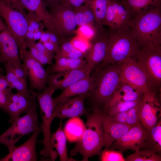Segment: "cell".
<instances>
[{"label": "cell", "mask_w": 161, "mask_h": 161, "mask_svg": "<svg viewBox=\"0 0 161 161\" xmlns=\"http://www.w3.org/2000/svg\"><path fill=\"white\" fill-rule=\"evenodd\" d=\"M140 48L132 34L129 25L110 29L107 34L105 57L96 69L121 63L128 57L135 58Z\"/></svg>", "instance_id": "cell-1"}, {"label": "cell", "mask_w": 161, "mask_h": 161, "mask_svg": "<svg viewBox=\"0 0 161 161\" xmlns=\"http://www.w3.org/2000/svg\"><path fill=\"white\" fill-rule=\"evenodd\" d=\"M101 110L93 107L92 112L86 116V122L83 133L76 142L74 147L70 151V155L80 154L82 161H88L90 157L99 155L104 146L103 130L101 117Z\"/></svg>", "instance_id": "cell-2"}, {"label": "cell", "mask_w": 161, "mask_h": 161, "mask_svg": "<svg viewBox=\"0 0 161 161\" xmlns=\"http://www.w3.org/2000/svg\"><path fill=\"white\" fill-rule=\"evenodd\" d=\"M121 63L106 65L96 69L87 98L93 107L103 108L114 93L120 81Z\"/></svg>", "instance_id": "cell-3"}, {"label": "cell", "mask_w": 161, "mask_h": 161, "mask_svg": "<svg viewBox=\"0 0 161 161\" xmlns=\"http://www.w3.org/2000/svg\"><path fill=\"white\" fill-rule=\"evenodd\" d=\"M129 25L140 48L161 45V5L133 16Z\"/></svg>", "instance_id": "cell-4"}, {"label": "cell", "mask_w": 161, "mask_h": 161, "mask_svg": "<svg viewBox=\"0 0 161 161\" xmlns=\"http://www.w3.org/2000/svg\"><path fill=\"white\" fill-rule=\"evenodd\" d=\"M56 90L50 86L42 91H39L35 94V97L40 107L42 123L40 129L44 135L43 139L38 141L44 145L43 148L40 151V154L44 157H49L52 161H55L58 155L51 146L52 135L51 126L54 118L53 113L55 108L52 95Z\"/></svg>", "instance_id": "cell-5"}, {"label": "cell", "mask_w": 161, "mask_h": 161, "mask_svg": "<svg viewBox=\"0 0 161 161\" xmlns=\"http://www.w3.org/2000/svg\"><path fill=\"white\" fill-rule=\"evenodd\" d=\"M38 105L35 102L31 109L24 116L19 117L12 125L0 135V143L6 146L9 152L15 143L25 135L35 131L38 128V121L36 112Z\"/></svg>", "instance_id": "cell-6"}, {"label": "cell", "mask_w": 161, "mask_h": 161, "mask_svg": "<svg viewBox=\"0 0 161 161\" xmlns=\"http://www.w3.org/2000/svg\"><path fill=\"white\" fill-rule=\"evenodd\" d=\"M135 58L138 64L145 72L152 88L160 86L161 83V45L151 44L140 47Z\"/></svg>", "instance_id": "cell-7"}, {"label": "cell", "mask_w": 161, "mask_h": 161, "mask_svg": "<svg viewBox=\"0 0 161 161\" xmlns=\"http://www.w3.org/2000/svg\"><path fill=\"white\" fill-rule=\"evenodd\" d=\"M0 16L16 40L19 53L26 49L25 36L28 24L24 13L0 0Z\"/></svg>", "instance_id": "cell-8"}, {"label": "cell", "mask_w": 161, "mask_h": 161, "mask_svg": "<svg viewBox=\"0 0 161 161\" xmlns=\"http://www.w3.org/2000/svg\"><path fill=\"white\" fill-rule=\"evenodd\" d=\"M120 65V81L129 84L143 94L154 90L145 72L134 58L128 57Z\"/></svg>", "instance_id": "cell-9"}, {"label": "cell", "mask_w": 161, "mask_h": 161, "mask_svg": "<svg viewBox=\"0 0 161 161\" xmlns=\"http://www.w3.org/2000/svg\"><path fill=\"white\" fill-rule=\"evenodd\" d=\"M0 56L2 63L10 62L15 68L24 66L16 41L0 16Z\"/></svg>", "instance_id": "cell-10"}, {"label": "cell", "mask_w": 161, "mask_h": 161, "mask_svg": "<svg viewBox=\"0 0 161 161\" xmlns=\"http://www.w3.org/2000/svg\"><path fill=\"white\" fill-rule=\"evenodd\" d=\"M14 7L21 12L26 10L34 14L44 23L45 27L55 34L60 42L62 39L57 29L44 0H15L13 2Z\"/></svg>", "instance_id": "cell-11"}, {"label": "cell", "mask_w": 161, "mask_h": 161, "mask_svg": "<svg viewBox=\"0 0 161 161\" xmlns=\"http://www.w3.org/2000/svg\"><path fill=\"white\" fill-rule=\"evenodd\" d=\"M49 11L64 41H68L75 34L77 26L73 9L59 4Z\"/></svg>", "instance_id": "cell-12"}, {"label": "cell", "mask_w": 161, "mask_h": 161, "mask_svg": "<svg viewBox=\"0 0 161 161\" xmlns=\"http://www.w3.org/2000/svg\"><path fill=\"white\" fill-rule=\"evenodd\" d=\"M19 54L23 64L27 70V77L29 80L30 88L36 89L38 91L43 90L47 87L48 72L42 65L33 57L29 50L26 49Z\"/></svg>", "instance_id": "cell-13"}, {"label": "cell", "mask_w": 161, "mask_h": 161, "mask_svg": "<svg viewBox=\"0 0 161 161\" xmlns=\"http://www.w3.org/2000/svg\"><path fill=\"white\" fill-rule=\"evenodd\" d=\"M87 96V93L59 101L53 112L54 118H58L60 119V122H62L66 118L86 116L89 113L84 106V101Z\"/></svg>", "instance_id": "cell-14"}, {"label": "cell", "mask_w": 161, "mask_h": 161, "mask_svg": "<svg viewBox=\"0 0 161 161\" xmlns=\"http://www.w3.org/2000/svg\"><path fill=\"white\" fill-rule=\"evenodd\" d=\"M141 100V123L148 130L156 125L160 118V103L155 89L143 94Z\"/></svg>", "instance_id": "cell-15"}, {"label": "cell", "mask_w": 161, "mask_h": 161, "mask_svg": "<svg viewBox=\"0 0 161 161\" xmlns=\"http://www.w3.org/2000/svg\"><path fill=\"white\" fill-rule=\"evenodd\" d=\"M147 134L146 129L141 123L134 125L120 138L114 142L110 147L121 152L131 150L137 151L142 148Z\"/></svg>", "instance_id": "cell-16"}, {"label": "cell", "mask_w": 161, "mask_h": 161, "mask_svg": "<svg viewBox=\"0 0 161 161\" xmlns=\"http://www.w3.org/2000/svg\"><path fill=\"white\" fill-rule=\"evenodd\" d=\"M96 28L95 33L89 41L91 46L86 52L84 58L87 63L92 66V69L104 59L107 47L108 33L103 28Z\"/></svg>", "instance_id": "cell-17"}, {"label": "cell", "mask_w": 161, "mask_h": 161, "mask_svg": "<svg viewBox=\"0 0 161 161\" xmlns=\"http://www.w3.org/2000/svg\"><path fill=\"white\" fill-rule=\"evenodd\" d=\"M41 131L38 128L25 143L19 146H15L5 157L0 159V161H37L36 145L37 137Z\"/></svg>", "instance_id": "cell-18"}, {"label": "cell", "mask_w": 161, "mask_h": 161, "mask_svg": "<svg viewBox=\"0 0 161 161\" xmlns=\"http://www.w3.org/2000/svg\"><path fill=\"white\" fill-rule=\"evenodd\" d=\"M30 97H27L17 92L13 94L10 101L3 110L10 117L9 122L12 124L22 113H27L32 108L35 102V92L31 91Z\"/></svg>", "instance_id": "cell-19"}, {"label": "cell", "mask_w": 161, "mask_h": 161, "mask_svg": "<svg viewBox=\"0 0 161 161\" xmlns=\"http://www.w3.org/2000/svg\"><path fill=\"white\" fill-rule=\"evenodd\" d=\"M101 117L104 135V147L107 149H109L114 142L127 133L133 126L114 121L102 110Z\"/></svg>", "instance_id": "cell-20"}, {"label": "cell", "mask_w": 161, "mask_h": 161, "mask_svg": "<svg viewBox=\"0 0 161 161\" xmlns=\"http://www.w3.org/2000/svg\"><path fill=\"white\" fill-rule=\"evenodd\" d=\"M143 94L129 84L120 81L113 95L103 107V110L120 102L136 100L141 98Z\"/></svg>", "instance_id": "cell-21"}, {"label": "cell", "mask_w": 161, "mask_h": 161, "mask_svg": "<svg viewBox=\"0 0 161 161\" xmlns=\"http://www.w3.org/2000/svg\"><path fill=\"white\" fill-rule=\"evenodd\" d=\"M93 80V76L89 75L62 89V93L59 95L53 98L55 108L60 100L87 94L90 89Z\"/></svg>", "instance_id": "cell-22"}, {"label": "cell", "mask_w": 161, "mask_h": 161, "mask_svg": "<svg viewBox=\"0 0 161 161\" xmlns=\"http://www.w3.org/2000/svg\"><path fill=\"white\" fill-rule=\"evenodd\" d=\"M67 138L62 126V122L56 131L52 134L50 144L52 148H55L61 161H74L76 160L69 157L66 148Z\"/></svg>", "instance_id": "cell-23"}, {"label": "cell", "mask_w": 161, "mask_h": 161, "mask_svg": "<svg viewBox=\"0 0 161 161\" xmlns=\"http://www.w3.org/2000/svg\"><path fill=\"white\" fill-rule=\"evenodd\" d=\"M92 70L87 63L83 67L68 71L64 74L63 78L59 80L57 89H63L66 87L90 75Z\"/></svg>", "instance_id": "cell-24"}, {"label": "cell", "mask_w": 161, "mask_h": 161, "mask_svg": "<svg viewBox=\"0 0 161 161\" xmlns=\"http://www.w3.org/2000/svg\"><path fill=\"white\" fill-rule=\"evenodd\" d=\"M55 60V62L47 72L48 73L64 74L68 71L81 68L87 63L83 58H73L62 57Z\"/></svg>", "instance_id": "cell-25"}, {"label": "cell", "mask_w": 161, "mask_h": 161, "mask_svg": "<svg viewBox=\"0 0 161 161\" xmlns=\"http://www.w3.org/2000/svg\"><path fill=\"white\" fill-rule=\"evenodd\" d=\"M4 64L5 76L10 87L16 89L17 92L26 96L30 97L32 94L31 91L28 90L27 80L21 79L16 77L14 72V67L10 62H7Z\"/></svg>", "instance_id": "cell-26"}, {"label": "cell", "mask_w": 161, "mask_h": 161, "mask_svg": "<svg viewBox=\"0 0 161 161\" xmlns=\"http://www.w3.org/2000/svg\"><path fill=\"white\" fill-rule=\"evenodd\" d=\"M143 148L151 150L158 154L161 152V120L147 130V136Z\"/></svg>", "instance_id": "cell-27"}, {"label": "cell", "mask_w": 161, "mask_h": 161, "mask_svg": "<svg viewBox=\"0 0 161 161\" xmlns=\"http://www.w3.org/2000/svg\"><path fill=\"white\" fill-rule=\"evenodd\" d=\"M85 125L79 117L72 118L65 125L64 131L67 139L71 142H77L84 131Z\"/></svg>", "instance_id": "cell-28"}, {"label": "cell", "mask_w": 161, "mask_h": 161, "mask_svg": "<svg viewBox=\"0 0 161 161\" xmlns=\"http://www.w3.org/2000/svg\"><path fill=\"white\" fill-rule=\"evenodd\" d=\"M111 1L117 17L118 27L129 25L133 16L128 5L123 0Z\"/></svg>", "instance_id": "cell-29"}, {"label": "cell", "mask_w": 161, "mask_h": 161, "mask_svg": "<svg viewBox=\"0 0 161 161\" xmlns=\"http://www.w3.org/2000/svg\"><path fill=\"white\" fill-rule=\"evenodd\" d=\"M109 0H87L85 4L92 11L95 19V26L103 28V22Z\"/></svg>", "instance_id": "cell-30"}, {"label": "cell", "mask_w": 161, "mask_h": 161, "mask_svg": "<svg viewBox=\"0 0 161 161\" xmlns=\"http://www.w3.org/2000/svg\"><path fill=\"white\" fill-rule=\"evenodd\" d=\"M123 0L130 8L133 17L161 5V0Z\"/></svg>", "instance_id": "cell-31"}, {"label": "cell", "mask_w": 161, "mask_h": 161, "mask_svg": "<svg viewBox=\"0 0 161 161\" xmlns=\"http://www.w3.org/2000/svg\"><path fill=\"white\" fill-rule=\"evenodd\" d=\"M75 21L77 26L86 24L95 26V19L90 8L85 4L74 9Z\"/></svg>", "instance_id": "cell-32"}, {"label": "cell", "mask_w": 161, "mask_h": 161, "mask_svg": "<svg viewBox=\"0 0 161 161\" xmlns=\"http://www.w3.org/2000/svg\"><path fill=\"white\" fill-rule=\"evenodd\" d=\"M125 161H160L159 154L151 150L140 149L127 156Z\"/></svg>", "instance_id": "cell-33"}, {"label": "cell", "mask_w": 161, "mask_h": 161, "mask_svg": "<svg viewBox=\"0 0 161 161\" xmlns=\"http://www.w3.org/2000/svg\"><path fill=\"white\" fill-rule=\"evenodd\" d=\"M141 97L134 101L120 102L102 111L108 116L119 112L127 111L135 106Z\"/></svg>", "instance_id": "cell-34"}, {"label": "cell", "mask_w": 161, "mask_h": 161, "mask_svg": "<svg viewBox=\"0 0 161 161\" xmlns=\"http://www.w3.org/2000/svg\"><path fill=\"white\" fill-rule=\"evenodd\" d=\"M35 41L25 40V44L33 57L42 65L51 64L53 58L49 57L39 52L34 45Z\"/></svg>", "instance_id": "cell-35"}, {"label": "cell", "mask_w": 161, "mask_h": 161, "mask_svg": "<svg viewBox=\"0 0 161 161\" xmlns=\"http://www.w3.org/2000/svg\"><path fill=\"white\" fill-rule=\"evenodd\" d=\"M142 106L141 98L139 102L134 107L127 111L126 124L133 126L141 123L140 113Z\"/></svg>", "instance_id": "cell-36"}, {"label": "cell", "mask_w": 161, "mask_h": 161, "mask_svg": "<svg viewBox=\"0 0 161 161\" xmlns=\"http://www.w3.org/2000/svg\"><path fill=\"white\" fill-rule=\"evenodd\" d=\"M101 161H125L122 152L105 148L99 154Z\"/></svg>", "instance_id": "cell-37"}, {"label": "cell", "mask_w": 161, "mask_h": 161, "mask_svg": "<svg viewBox=\"0 0 161 161\" xmlns=\"http://www.w3.org/2000/svg\"><path fill=\"white\" fill-rule=\"evenodd\" d=\"M109 27L110 30L114 29L118 27V22L114 9L111 0H109L103 23V25Z\"/></svg>", "instance_id": "cell-38"}, {"label": "cell", "mask_w": 161, "mask_h": 161, "mask_svg": "<svg viewBox=\"0 0 161 161\" xmlns=\"http://www.w3.org/2000/svg\"><path fill=\"white\" fill-rule=\"evenodd\" d=\"M95 26L90 24L81 25L75 31V34L87 40L90 41L95 33Z\"/></svg>", "instance_id": "cell-39"}, {"label": "cell", "mask_w": 161, "mask_h": 161, "mask_svg": "<svg viewBox=\"0 0 161 161\" xmlns=\"http://www.w3.org/2000/svg\"><path fill=\"white\" fill-rule=\"evenodd\" d=\"M25 15L27 21L28 27H32L34 32L37 30H43L45 27L43 22L39 20L33 13L25 11L22 13Z\"/></svg>", "instance_id": "cell-40"}, {"label": "cell", "mask_w": 161, "mask_h": 161, "mask_svg": "<svg viewBox=\"0 0 161 161\" xmlns=\"http://www.w3.org/2000/svg\"><path fill=\"white\" fill-rule=\"evenodd\" d=\"M70 41L75 48L85 52L91 44L89 41L77 35L71 38Z\"/></svg>", "instance_id": "cell-41"}, {"label": "cell", "mask_w": 161, "mask_h": 161, "mask_svg": "<svg viewBox=\"0 0 161 161\" xmlns=\"http://www.w3.org/2000/svg\"><path fill=\"white\" fill-rule=\"evenodd\" d=\"M11 89V88L8 87L4 90H0V109L3 111L10 101L13 94Z\"/></svg>", "instance_id": "cell-42"}, {"label": "cell", "mask_w": 161, "mask_h": 161, "mask_svg": "<svg viewBox=\"0 0 161 161\" xmlns=\"http://www.w3.org/2000/svg\"><path fill=\"white\" fill-rule=\"evenodd\" d=\"M85 0H60L59 4L74 9L83 5Z\"/></svg>", "instance_id": "cell-43"}, {"label": "cell", "mask_w": 161, "mask_h": 161, "mask_svg": "<svg viewBox=\"0 0 161 161\" xmlns=\"http://www.w3.org/2000/svg\"><path fill=\"white\" fill-rule=\"evenodd\" d=\"M127 111L119 112L109 116L114 121L117 123L126 124Z\"/></svg>", "instance_id": "cell-44"}, {"label": "cell", "mask_w": 161, "mask_h": 161, "mask_svg": "<svg viewBox=\"0 0 161 161\" xmlns=\"http://www.w3.org/2000/svg\"><path fill=\"white\" fill-rule=\"evenodd\" d=\"M14 72L16 76L18 78L22 80H27L28 72L24 65V67L22 68L14 67Z\"/></svg>", "instance_id": "cell-45"}, {"label": "cell", "mask_w": 161, "mask_h": 161, "mask_svg": "<svg viewBox=\"0 0 161 161\" xmlns=\"http://www.w3.org/2000/svg\"><path fill=\"white\" fill-rule=\"evenodd\" d=\"M42 44L50 52L56 53L58 51L59 47H57L49 40Z\"/></svg>", "instance_id": "cell-46"}, {"label": "cell", "mask_w": 161, "mask_h": 161, "mask_svg": "<svg viewBox=\"0 0 161 161\" xmlns=\"http://www.w3.org/2000/svg\"><path fill=\"white\" fill-rule=\"evenodd\" d=\"M8 87L9 85L5 75L0 74V90H4Z\"/></svg>", "instance_id": "cell-47"}, {"label": "cell", "mask_w": 161, "mask_h": 161, "mask_svg": "<svg viewBox=\"0 0 161 161\" xmlns=\"http://www.w3.org/2000/svg\"><path fill=\"white\" fill-rule=\"evenodd\" d=\"M50 31L47 30L46 31L43 30L39 42L43 43L49 40Z\"/></svg>", "instance_id": "cell-48"}, {"label": "cell", "mask_w": 161, "mask_h": 161, "mask_svg": "<svg viewBox=\"0 0 161 161\" xmlns=\"http://www.w3.org/2000/svg\"><path fill=\"white\" fill-rule=\"evenodd\" d=\"M47 7L50 8L59 4L60 0H44Z\"/></svg>", "instance_id": "cell-49"}, {"label": "cell", "mask_w": 161, "mask_h": 161, "mask_svg": "<svg viewBox=\"0 0 161 161\" xmlns=\"http://www.w3.org/2000/svg\"><path fill=\"white\" fill-rule=\"evenodd\" d=\"M34 32L28 31L27 32L25 36V40L33 41Z\"/></svg>", "instance_id": "cell-50"}, {"label": "cell", "mask_w": 161, "mask_h": 161, "mask_svg": "<svg viewBox=\"0 0 161 161\" xmlns=\"http://www.w3.org/2000/svg\"><path fill=\"white\" fill-rule=\"evenodd\" d=\"M43 30H37L34 32V34L33 41L35 42L37 40H39Z\"/></svg>", "instance_id": "cell-51"}, {"label": "cell", "mask_w": 161, "mask_h": 161, "mask_svg": "<svg viewBox=\"0 0 161 161\" xmlns=\"http://www.w3.org/2000/svg\"><path fill=\"white\" fill-rule=\"evenodd\" d=\"M7 3L10 4L13 2L15 0H2Z\"/></svg>", "instance_id": "cell-52"}, {"label": "cell", "mask_w": 161, "mask_h": 161, "mask_svg": "<svg viewBox=\"0 0 161 161\" xmlns=\"http://www.w3.org/2000/svg\"><path fill=\"white\" fill-rule=\"evenodd\" d=\"M1 63H2V61H1V60L0 56V64Z\"/></svg>", "instance_id": "cell-53"}, {"label": "cell", "mask_w": 161, "mask_h": 161, "mask_svg": "<svg viewBox=\"0 0 161 161\" xmlns=\"http://www.w3.org/2000/svg\"><path fill=\"white\" fill-rule=\"evenodd\" d=\"M110 0L117 1V0Z\"/></svg>", "instance_id": "cell-54"}, {"label": "cell", "mask_w": 161, "mask_h": 161, "mask_svg": "<svg viewBox=\"0 0 161 161\" xmlns=\"http://www.w3.org/2000/svg\"><path fill=\"white\" fill-rule=\"evenodd\" d=\"M87 0H85V2H86V1H87Z\"/></svg>", "instance_id": "cell-55"}]
</instances>
